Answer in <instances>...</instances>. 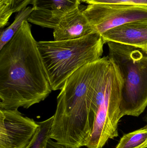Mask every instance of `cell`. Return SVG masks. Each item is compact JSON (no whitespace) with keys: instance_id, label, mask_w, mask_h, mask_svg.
Returning a JSON list of instances; mask_svg holds the SVG:
<instances>
[{"instance_id":"6da1fadb","label":"cell","mask_w":147,"mask_h":148,"mask_svg":"<svg viewBox=\"0 0 147 148\" xmlns=\"http://www.w3.org/2000/svg\"><path fill=\"white\" fill-rule=\"evenodd\" d=\"M52 90L27 21L0 49V109H25L45 100Z\"/></svg>"},{"instance_id":"7a4b0ae2","label":"cell","mask_w":147,"mask_h":148,"mask_svg":"<svg viewBox=\"0 0 147 148\" xmlns=\"http://www.w3.org/2000/svg\"><path fill=\"white\" fill-rule=\"evenodd\" d=\"M101 59L71 75L57 97L50 137L67 147H86L89 141L95 119L93 83Z\"/></svg>"},{"instance_id":"3957f363","label":"cell","mask_w":147,"mask_h":148,"mask_svg":"<svg viewBox=\"0 0 147 148\" xmlns=\"http://www.w3.org/2000/svg\"><path fill=\"white\" fill-rule=\"evenodd\" d=\"M93 83L91 109L96 115L87 148H102L109 139L118 136L123 79L108 56L101 58Z\"/></svg>"},{"instance_id":"277c9868","label":"cell","mask_w":147,"mask_h":148,"mask_svg":"<svg viewBox=\"0 0 147 148\" xmlns=\"http://www.w3.org/2000/svg\"><path fill=\"white\" fill-rule=\"evenodd\" d=\"M105 43L97 33L75 40L37 42L52 90H61L76 71L101 59Z\"/></svg>"},{"instance_id":"5b68a950","label":"cell","mask_w":147,"mask_h":148,"mask_svg":"<svg viewBox=\"0 0 147 148\" xmlns=\"http://www.w3.org/2000/svg\"><path fill=\"white\" fill-rule=\"evenodd\" d=\"M107 44L109 58L118 67L123 79L122 116H139L147 107V53L117 42Z\"/></svg>"},{"instance_id":"8992f818","label":"cell","mask_w":147,"mask_h":148,"mask_svg":"<svg viewBox=\"0 0 147 148\" xmlns=\"http://www.w3.org/2000/svg\"><path fill=\"white\" fill-rule=\"evenodd\" d=\"M83 13L100 35L126 23L147 20V6L93 3L88 4Z\"/></svg>"},{"instance_id":"52a82bcc","label":"cell","mask_w":147,"mask_h":148,"mask_svg":"<svg viewBox=\"0 0 147 148\" xmlns=\"http://www.w3.org/2000/svg\"><path fill=\"white\" fill-rule=\"evenodd\" d=\"M39 127L18 109H0V148H24Z\"/></svg>"},{"instance_id":"ba28073f","label":"cell","mask_w":147,"mask_h":148,"mask_svg":"<svg viewBox=\"0 0 147 148\" xmlns=\"http://www.w3.org/2000/svg\"><path fill=\"white\" fill-rule=\"evenodd\" d=\"M79 0H32L33 11L27 21L43 27L54 29L62 18L79 7Z\"/></svg>"},{"instance_id":"9c48e42d","label":"cell","mask_w":147,"mask_h":148,"mask_svg":"<svg viewBox=\"0 0 147 148\" xmlns=\"http://www.w3.org/2000/svg\"><path fill=\"white\" fill-rule=\"evenodd\" d=\"M101 35L106 43L113 42L133 46L147 53V20L126 23Z\"/></svg>"},{"instance_id":"30bf717a","label":"cell","mask_w":147,"mask_h":148,"mask_svg":"<svg viewBox=\"0 0 147 148\" xmlns=\"http://www.w3.org/2000/svg\"><path fill=\"white\" fill-rule=\"evenodd\" d=\"M83 10L79 7L64 16L54 29V40H75L96 33L84 14Z\"/></svg>"},{"instance_id":"8fae6325","label":"cell","mask_w":147,"mask_h":148,"mask_svg":"<svg viewBox=\"0 0 147 148\" xmlns=\"http://www.w3.org/2000/svg\"><path fill=\"white\" fill-rule=\"evenodd\" d=\"M33 11V7H27L18 12L14 21L10 26L3 29L0 36V49L8 43L21 27L23 22L27 21L31 13Z\"/></svg>"},{"instance_id":"7c38bea8","label":"cell","mask_w":147,"mask_h":148,"mask_svg":"<svg viewBox=\"0 0 147 148\" xmlns=\"http://www.w3.org/2000/svg\"><path fill=\"white\" fill-rule=\"evenodd\" d=\"M54 116L45 121L38 122L39 127L31 140L24 148H47Z\"/></svg>"},{"instance_id":"4fadbf2b","label":"cell","mask_w":147,"mask_h":148,"mask_svg":"<svg viewBox=\"0 0 147 148\" xmlns=\"http://www.w3.org/2000/svg\"><path fill=\"white\" fill-rule=\"evenodd\" d=\"M147 140V126L126 134L116 148H140Z\"/></svg>"},{"instance_id":"5bb4252c","label":"cell","mask_w":147,"mask_h":148,"mask_svg":"<svg viewBox=\"0 0 147 148\" xmlns=\"http://www.w3.org/2000/svg\"><path fill=\"white\" fill-rule=\"evenodd\" d=\"M13 12L10 8L9 0H0V27H4L7 24Z\"/></svg>"},{"instance_id":"9a60e30c","label":"cell","mask_w":147,"mask_h":148,"mask_svg":"<svg viewBox=\"0 0 147 148\" xmlns=\"http://www.w3.org/2000/svg\"><path fill=\"white\" fill-rule=\"evenodd\" d=\"M86 3H110L135 6H147V0H88Z\"/></svg>"},{"instance_id":"2e32d148","label":"cell","mask_w":147,"mask_h":148,"mask_svg":"<svg viewBox=\"0 0 147 148\" xmlns=\"http://www.w3.org/2000/svg\"><path fill=\"white\" fill-rule=\"evenodd\" d=\"M32 0H9L10 8L12 12L17 13L20 12L28 4L31 3Z\"/></svg>"},{"instance_id":"e0dca14e","label":"cell","mask_w":147,"mask_h":148,"mask_svg":"<svg viewBox=\"0 0 147 148\" xmlns=\"http://www.w3.org/2000/svg\"><path fill=\"white\" fill-rule=\"evenodd\" d=\"M47 148H70L58 143L57 142H54L52 139H50L47 142Z\"/></svg>"},{"instance_id":"ac0fdd59","label":"cell","mask_w":147,"mask_h":148,"mask_svg":"<svg viewBox=\"0 0 147 148\" xmlns=\"http://www.w3.org/2000/svg\"><path fill=\"white\" fill-rule=\"evenodd\" d=\"M145 121H146V126H147V112L146 114V116H145ZM140 148H147V141L146 142V143Z\"/></svg>"},{"instance_id":"d6986e66","label":"cell","mask_w":147,"mask_h":148,"mask_svg":"<svg viewBox=\"0 0 147 148\" xmlns=\"http://www.w3.org/2000/svg\"><path fill=\"white\" fill-rule=\"evenodd\" d=\"M80 1V2H83L86 3L88 0H79Z\"/></svg>"}]
</instances>
